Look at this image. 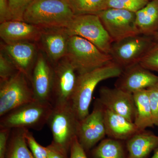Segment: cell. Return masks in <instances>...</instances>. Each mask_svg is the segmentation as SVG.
I'll use <instances>...</instances> for the list:
<instances>
[{
    "mask_svg": "<svg viewBox=\"0 0 158 158\" xmlns=\"http://www.w3.org/2000/svg\"><path fill=\"white\" fill-rule=\"evenodd\" d=\"M78 74L85 73L113 62L106 53L87 40L70 36L65 56Z\"/></svg>",
    "mask_w": 158,
    "mask_h": 158,
    "instance_id": "4",
    "label": "cell"
},
{
    "mask_svg": "<svg viewBox=\"0 0 158 158\" xmlns=\"http://www.w3.org/2000/svg\"><path fill=\"white\" fill-rule=\"evenodd\" d=\"M147 89L154 124L158 127V83Z\"/></svg>",
    "mask_w": 158,
    "mask_h": 158,
    "instance_id": "30",
    "label": "cell"
},
{
    "mask_svg": "<svg viewBox=\"0 0 158 158\" xmlns=\"http://www.w3.org/2000/svg\"><path fill=\"white\" fill-rule=\"evenodd\" d=\"M104 111L103 106L96 99L91 113L79 121L77 138L85 151L91 149L106 135Z\"/></svg>",
    "mask_w": 158,
    "mask_h": 158,
    "instance_id": "10",
    "label": "cell"
},
{
    "mask_svg": "<svg viewBox=\"0 0 158 158\" xmlns=\"http://www.w3.org/2000/svg\"><path fill=\"white\" fill-rule=\"evenodd\" d=\"M11 129L0 128V158H5Z\"/></svg>",
    "mask_w": 158,
    "mask_h": 158,
    "instance_id": "31",
    "label": "cell"
},
{
    "mask_svg": "<svg viewBox=\"0 0 158 158\" xmlns=\"http://www.w3.org/2000/svg\"><path fill=\"white\" fill-rule=\"evenodd\" d=\"M157 83L158 76L138 63L123 69L115 83V87L133 94Z\"/></svg>",
    "mask_w": 158,
    "mask_h": 158,
    "instance_id": "14",
    "label": "cell"
},
{
    "mask_svg": "<svg viewBox=\"0 0 158 158\" xmlns=\"http://www.w3.org/2000/svg\"><path fill=\"white\" fill-rule=\"evenodd\" d=\"M35 100L31 81L21 72L19 71L10 78L1 82L0 117Z\"/></svg>",
    "mask_w": 158,
    "mask_h": 158,
    "instance_id": "7",
    "label": "cell"
},
{
    "mask_svg": "<svg viewBox=\"0 0 158 158\" xmlns=\"http://www.w3.org/2000/svg\"><path fill=\"white\" fill-rule=\"evenodd\" d=\"M148 1H151V0H148Z\"/></svg>",
    "mask_w": 158,
    "mask_h": 158,
    "instance_id": "37",
    "label": "cell"
},
{
    "mask_svg": "<svg viewBox=\"0 0 158 158\" xmlns=\"http://www.w3.org/2000/svg\"><path fill=\"white\" fill-rule=\"evenodd\" d=\"M53 108L51 103L37 100L23 105L1 116L0 128L40 131L47 124Z\"/></svg>",
    "mask_w": 158,
    "mask_h": 158,
    "instance_id": "3",
    "label": "cell"
},
{
    "mask_svg": "<svg viewBox=\"0 0 158 158\" xmlns=\"http://www.w3.org/2000/svg\"><path fill=\"white\" fill-rule=\"evenodd\" d=\"M8 1L13 19L23 20L24 14L32 0H8Z\"/></svg>",
    "mask_w": 158,
    "mask_h": 158,
    "instance_id": "29",
    "label": "cell"
},
{
    "mask_svg": "<svg viewBox=\"0 0 158 158\" xmlns=\"http://www.w3.org/2000/svg\"><path fill=\"white\" fill-rule=\"evenodd\" d=\"M128 158H146L158 147V136L141 131L127 140Z\"/></svg>",
    "mask_w": 158,
    "mask_h": 158,
    "instance_id": "19",
    "label": "cell"
},
{
    "mask_svg": "<svg viewBox=\"0 0 158 158\" xmlns=\"http://www.w3.org/2000/svg\"><path fill=\"white\" fill-rule=\"evenodd\" d=\"M139 63L148 70L158 72V43H155Z\"/></svg>",
    "mask_w": 158,
    "mask_h": 158,
    "instance_id": "28",
    "label": "cell"
},
{
    "mask_svg": "<svg viewBox=\"0 0 158 158\" xmlns=\"http://www.w3.org/2000/svg\"><path fill=\"white\" fill-rule=\"evenodd\" d=\"M153 37L155 41L156 42L158 43V32L156 33L155 35Z\"/></svg>",
    "mask_w": 158,
    "mask_h": 158,
    "instance_id": "36",
    "label": "cell"
},
{
    "mask_svg": "<svg viewBox=\"0 0 158 158\" xmlns=\"http://www.w3.org/2000/svg\"><path fill=\"white\" fill-rule=\"evenodd\" d=\"M42 29L23 20H12L1 23L0 36L6 44L39 40Z\"/></svg>",
    "mask_w": 158,
    "mask_h": 158,
    "instance_id": "17",
    "label": "cell"
},
{
    "mask_svg": "<svg viewBox=\"0 0 158 158\" xmlns=\"http://www.w3.org/2000/svg\"><path fill=\"white\" fill-rule=\"evenodd\" d=\"M65 29L69 36L82 37L110 55L113 41L97 15H75Z\"/></svg>",
    "mask_w": 158,
    "mask_h": 158,
    "instance_id": "6",
    "label": "cell"
},
{
    "mask_svg": "<svg viewBox=\"0 0 158 158\" xmlns=\"http://www.w3.org/2000/svg\"><path fill=\"white\" fill-rule=\"evenodd\" d=\"M123 70L113 62L88 72L78 74L70 104L79 121L90 113L89 109L92 96L99 83L106 79L118 77Z\"/></svg>",
    "mask_w": 158,
    "mask_h": 158,
    "instance_id": "1",
    "label": "cell"
},
{
    "mask_svg": "<svg viewBox=\"0 0 158 158\" xmlns=\"http://www.w3.org/2000/svg\"><path fill=\"white\" fill-rule=\"evenodd\" d=\"M155 43L152 36L143 34L131 36L113 42L110 55L113 62L123 69L139 63Z\"/></svg>",
    "mask_w": 158,
    "mask_h": 158,
    "instance_id": "8",
    "label": "cell"
},
{
    "mask_svg": "<svg viewBox=\"0 0 158 158\" xmlns=\"http://www.w3.org/2000/svg\"><path fill=\"white\" fill-rule=\"evenodd\" d=\"M94 158H125L124 150L119 140L107 138L101 141L93 152Z\"/></svg>",
    "mask_w": 158,
    "mask_h": 158,
    "instance_id": "23",
    "label": "cell"
},
{
    "mask_svg": "<svg viewBox=\"0 0 158 158\" xmlns=\"http://www.w3.org/2000/svg\"><path fill=\"white\" fill-rule=\"evenodd\" d=\"M75 15L68 0H32L23 20L41 29L65 28Z\"/></svg>",
    "mask_w": 158,
    "mask_h": 158,
    "instance_id": "2",
    "label": "cell"
},
{
    "mask_svg": "<svg viewBox=\"0 0 158 158\" xmlns=\"http://www.w3.org/2000/svg\"><path fill=\"white\" fill-rule=\"evenodd\" d=\"M79 120L70 103L54 106L47 124L53 137L52 143L68 152L77 134Z\"/></svg>",
    "mask_w": 158,
    "mask_h": 158,
    "instance_id": "5",
    "label": "cell"
},
{
    "mask_svg": "<svg viewBox=\"0 0 158 158\" xmlns=\"http://www.w3.org/2000/svg\"><path fill=\"white\" fill-rule=\"evenodd\" d=\"M70 37L65 28L42 29L39 40L51 61L56 64L66 56Z\"/></svg>",
    "mask_w": 158,
    "mask_h": 158,
    "instance_id": "15",
    "label": "cell"
},
{
    "mask_svg": "<svg viewBox=\"0 0 158 158\" xmlns=\"http://www.w3.org/2000/svg\"><path fill=\"white\" fill-rule=\"evenodd\" d=\"M2 50L14 63L18 70L27 76L31 81L36 55V45L31 41H22L5 44Z\"/></svg>",
    "mask_w": 158,
    "mask_h": 158,
    "instance_id": "16",
    "label": "cell"
},
{
    "mask_svg": "<svg viewBox=\"0 0 158 158\" xmlns=\"http://www.w3.org/2000/svg\"><path fill=\"white\" fill-rule=\"evenodd\" d=\"M48 151V158H68V152L53 143L47 147Z\"/></svg>",
    "mask_w": 158,
    "mask_h": 158,
    "instance_id": "34",
    "label": "cell"
},
{
    "mask_svg": "<svg viewBox=\"0 0 158 158\" xmlns=\"http://www.w3.org/2000/svg\"><path fill=\"white\" fill-rule=\"evenodd\" d=\"M149 2L148 0H107V9H122L136 13Z\"/></svg>",
    "mask_w": 158,
    "mask_h": 158,
    "instance_id": "25",
    "label": "cell"
},
{
    "mask_svg": "<svg viewBox=\"0 0 158 158\" xmlns=\"http://www.w3.org/2000/svg\"><path fill=\"white\" fill-rule=\"evenodd\" d=\"M54 80V67H51L42 54H39L31 79L35 100L51 103Z\"/></svg>",
    "mask_w": 158,
    "mask_h": 158,
    "instance_id": "13",
    "label": "cell"
},
{
    "mask_svg": "<svg viewBox=\"0 0 158 158\" xmlns=\"http://www.w3.org/2000/svg\"><path fill=\"white\" fill-rule=\"evenodd\" d=\"M54 70L51 103L53 106L70 103L78 74L66 57L56 64Z\"/></svg>",
    "mask_w": 158,
    "mask_h": 158,
    "instance_id": "11",
    "label": "cell"
},
{
    "mask_svg": "<svg viewBox=\"0 0 158 158\" xmlns=\"http://www.w3.org/2000/svg\"><path fill=\"white\" fill-rule=\"evenodd\" d=\"M104 121L106 135L115 140H127L141 131L134 123L105 108Z\"/></svg>",
    "mask_w": 158,
    "mask_h": 158,
    "instance_id": "18",
    "label": "cell"
},
{
    "mask_svg": "<svg viewBox=\"0 0 158 158\" xmlns=\"http://www.w3.org/2000/svg\"><path fill=\"white\" fill-rule=\"evenodd\" d=\"M150 158H158V147L156 149L154 153Z\"/></svg>",
    "mask_w": 158,
    "mask_h": 158,
    "instance_id": "35",
    "label": "cell"
},
{
    "mask_svg": "<svg viewBox=\"0 0 158 158\" xmlns=\"http://www.w3.org/2000/svg\"><path fill=\"white\" fill-rule=\"evenodd\" d=\"M75 15H97L107 9V0H68Z\"/></svg>",
    "mask_w": 158,
    "mask_h": 158,
    "instance_id": "24",
    "label": "cell"
},
{
    "mask_svg": "<svg viewBox=\"0 0 158 158\" xmlns=\"http://www.w3.org/2000/svg\"><path fill=\"white\" fill-rule=\"evenodd\" d=\"M25 136L27 144L35 158H48V151L46 147H43L36 141L33 133L26 129Z\"/></svg>",
    "mask_w": 158,
    "mask_h": 158,
    "instance_id": "27",
    "label": "cell"
},
{
    "mask_svg": "<svg viewBox=\"0 0 158 158\" xmlns=\"http://www.w3.org/2000/svg\"><path fill=\"white\" fill-rule=\"evenodd\" d=\"M97 15L113 42L141 34L136 26L135 12L122 9H108Z\"/></svg>",
    "mask_w": 158,
    "mask_h": 158,
    "instance_id": "9",
    "label": "cell"
},
{
    "mask_svg": "<svg viewBox=\"0 0 158 158\" xmlns=\"http://www.w3.org/2000/svg\"><path fill=\"white\" fill-rule=\"evenodd\" d=\"M99 101L105 109L134 122L135 105L133 94L116 88L103 86L99 91Z\"/></svg>",
    "mask_w": 158,
    "mask_h": 158,
    "instance_id": "12",
    "label": "cell"
},
{
    "mask_svg": "<svg viewBox=\"0 0 158 158\" xmlns=\"http://www.w3.org/2000/svg\"><path fill=\"white\" fill-rule=\"evenodd\" d=\"M26 129L11 130L5 158H35L26 141Z\"/></svg>",
    "mask_w": 158,
    "mask_h": 158,
    "instance_id": "22",
    "label": "cell"
},
{
    "mask_svg": "<svg viewBox=\"0 0 158 158\" xmlns=\"http://www.w3.org/2000/svg\"><path fill=\"white\" fill-rule=\"evenodd\" d=\"M13 19L8 0H0V23H1Z\"/></svg>",
    "mask_w": 158,
    "mask_h": 158,
    "instance_id": "33",
    "label": "cell"
},
{
    "mask_svg": "<svg viewBox=\"0 0 158 158\" xmlns=\"http://www.w3.org/2000/svg\"><path fill=\"white\" fill-rule=\"evenodd\" d=\"M133 94L135 105L134 123L140 131L153 127L155 125L147 89L138 90Z\"/></svg>",
    "mask_w": 158,
    "mask_h": 158,
    "instance_id": "21",
    "label": "cell"
},
{
    "mask_svg": "<svg viewBox=\"0 0 158 158\" xmlns=\"http://www.w3.org/2000/svg\"><path fill=\"white\" fill-rule=\"evenodd\" d=\"M69 152L70 158H88L85 151L79 143L77 137L72 143Z\"/></svg>",
    "mask_w": 158,
    "mask_h": 158,
    "instance_id": "32",
    "label": "cell"
},
{
    "mask_svg": "<svg viewBox=\"0 0 158 158\" xmlns=\"http://www.w3.org/2000/svg\"><path fill=\"white\" fill-rule=\"evenodd\" d=\"M19 71L12 61L3 50L0 53L1 82L8 80Z\"/></svg>",
    "mask_w": 158,
    "mask_h": 158,
    "instance_id": "26",
    "label": "cell"
},
{
    "mask_svg": "<svg viewBox=\"0 0 158 158\" xmlns=\"http://www.w3.org/2000/svg\"><path fill=\"white\" fill-rule=\"evenodd\" d=\"M135 14L136 24L140 34L153 37L158 31V0L149 1Z\"/></svg>",
    "mask_w": 158,
    "mask_h": 158,
    "instance_id": "20",
    "label": "cell"
}]
</instances>
